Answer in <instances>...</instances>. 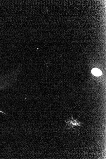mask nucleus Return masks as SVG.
Segmentation results:
<instances>
[{"label": "nucleus", "instance_id": "1", "mask_svg": "<svg viewBox=\"0 0 106 159\" xmlns=\"http://www.w3.org/2000/svg\"><path fill=\"white\" fill-rule=\"evenodd\" d=\"M66 121L67 124H66V125H68V126H71V127L72 128L74 129L75 130V129L74 128V126H81V123L80 122H77V119L75 120H73V121L71 120H69L68 122H67L66 120L65 121Z\"/></svg>", "mask_w": 106, "mask_h": 159}, {"label": "nucleus", "instance_id": "2", "mask_svg": "<svg viewBox=\"0 0 106 159\" xmlns=\"http://www.w3.org/2000/svg\"><path fill=\"white\" fill-rule=\"evenodd\" d=\"M92 73L93 75L96 76H100L102 74L101 71L96 68L93 69L92 71Z\"/></svg>", "mask_w": 106, "mask_h": 159}]
</instances>
